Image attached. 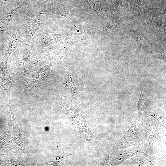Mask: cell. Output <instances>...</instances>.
I'll use <instances>...</instances> for the list:
<instances>
[{
  "label": "cell",
  "instance_id": "obj_1",
  "mask_svg": "<svg viewBox=\"0 0 166 166\" xmlns=\"http://www.w3.org/2000/svg\"><path fill=\"white\" fill-rule=\"evenodd\" d=\"M68 73V69L63 62L52 61L32 74L33 85L29 90L37 93L50 91L62 82Z\"/></svg>",
  "mask_w": 166,
  "mask_h": 166
},
{
  "label": "cell",
  "instance_id": "obj_2",
  "mask_svg": "<svg viewBox=\"0 0 166 166\" xmlns=\"http://www.w3.org/2000/svg\"><path fill=\"white\" fill-rule=\"evenodd\" d=\"M62 108L68 121L81 137L89 141L92 134L86 124L84 115L80 105V101L72 100L65 96L61 97Z\"/></svg>",
  "mask_w": 166,
  "mask_h": 166
},
{
  "label": "cell",
  "instance_id": "obj_3",
  "mask_svg": "<svg viewBox=\"0 0 166 166\" xmlns=\"http://www.w3.org/2000/svg\"><path fill=\"white\" fill-rule=\"evenodd\" d=\"M7 69L15 80L24 81L28 83L29 87L33 83L32 75L33 73L26 69L23 58L17 49L12 54V58L8 64Z\"/></svg>",
  "mask_w": 166,
  "mask_h": 166
},
{
  "label": "cell",
  "instance_id": "obj_4",
  "mask_svg": "<svg viewBox=\"0 0 166 166\" xmlns=\"http://www.w3.org/2000/svg\"><path fill=\"white\" fill-rule=\"evenodd\" d=\"M68 78L66 81L61 83L64 84L71 91L74 99L79 100L84 89L83 75L80 72L75 71L70 68L68 69Z\"/></svg>",
  "mask_w": 166,
  "mask_h": 166
},
{
  "label": "cell",
  "instance_id": "obj_5",
  "mask_svg": "<svg viewBox=\"0 0 166 166\" xmlns=\"http://www.w3.org/2000/svg\"><path fill=\"white\" fill-rule=\"evenodd\" d=\"M17 49L22 57L24 63L29 67V70L33 73L37 72L42 67L49 63V61L39 59L30 47L21 46Z\"/></svg>",
  "mask_w": 166,
  "mask_h": 166
},
{
  "label": "cell",
  "instance_id": "obj_6",
  "mask_svg": "<svg viewBox=\"0 0 166 166\" xmlns=\"http://www.w3.org/2000/svg\"><path fill=\"white\" fill-rule=\"evenodd\" d=\"M49 23L48 22H42L29 25L21 22L17 28L18 33V38L21 46L29 47L31 41L36 32L40 28L44 27Z\"/></svg>",
  "mask_w": 166,
  "mask_h": 166
},
{
  "label": "cell",
  "instance_id": "obj_7",
  "mask_svg": "<svg viewBox=\"0 0 166 166\" xmlns=\"http://www.w3.org/2000/svg\"><path fill=\"white\" fill-rule=\"evenodd\" d=\"M28 0H25L18 6L12 9L0 17V36L5 43L9 41L10 38L8 30L10 22L18 11L23 6L28 5Z\"/></svg>",
  "mask_w": 166,
  "mask_h": 166
},
{
  "label": "cell",
  "instance_id": "obj_8",
  "mask_svg": "<svg viewBox=\"0 0 166 166\" xmlns=\"http://www.w3.org/2000/svg\"><path fill=\"white\" fill-rule=\"evenodd\" d=\"M10 34L8 49L3 59L0 61V74H4L8 72L7 64L9 57L11 53L16 50L18 44L20 42L18 31L16 28Z\"/></svg>",
  "mask_w": 166,
  "mask_h": 166
},
{
  "label": "cell",
  "instance_id": "obj_9",
  "mask_svg": "<svg viewBox=\"0 0 166 166\" xmlns=\"http://www.w3.org/2000/svg\"><path fill=\"white\" fill-rule=\"evenodd\" d=\"M29 6L24 12L21 22L29 25H33L42 22L49 17L44 10H37L33 9L30 5Z\"/></svg>",
  "mask_w": 166,
  "mask_h": 166
},
{
  "label": "cell",
  "instance_id": "obj_10",
  "mask_svg": "<svg viewBox=\"0 0 166 166\" xmlns=\"http://www.w3.org/2000/svg\"><path fill=\"white\" fill-rule=\"evenodd\" d=\"M15 81L13 77L9 72L0 74V85L6 93L7 100L10 105L12 101L11 92L15 88Z\"/></svg>",
  "mask_w": 166,
  "mask_h": 166
},
{
  "label": "cell",
  "instance_id": "obj_11",
  "mask_svg": "<svg viewBox=\"0 0 166 166\" xmlns=\"http://www.w3.org/2000/svg\"><path fill=\"white\" fill-rule=\"evenodd\" d=\"M13 0H0V17L14 8Z\"/></svg>",
  "mask_w": 166,
  "mask_h": 166
},
{
  "label": "cell",
  "instance_id": "obj_12",
  "mask_svg": "<svg viewBox=\"0 0 166 166\" xmlns=\"http://www.w3.org/2000/svg\"><path fill=\"white\" fill-rule=\"evenodd\" d=\"M71 155V154L69 153H64L57 157L55 159L51 161L50 162L51 163L50 164L57 165L63 160L65 159L67 156Z\"/></svg>",
  "mask_w": 166,
  "mask_h": 166
},
{
  "label": "cell",
  "instance_id": "obj_13",
  "mask_svg": "<svg viewBox=\"0 0 166 166\" xmlns=\"http://www.w3.org/2000/svg\"><path fill=\"white\" fill-rule=\"evenodd\" d=\"M5 43H6L3 41L0 36V50Z\"/></svg>",
  "mask_w": 166,
  "mask_h": 166
}]
</instances>
